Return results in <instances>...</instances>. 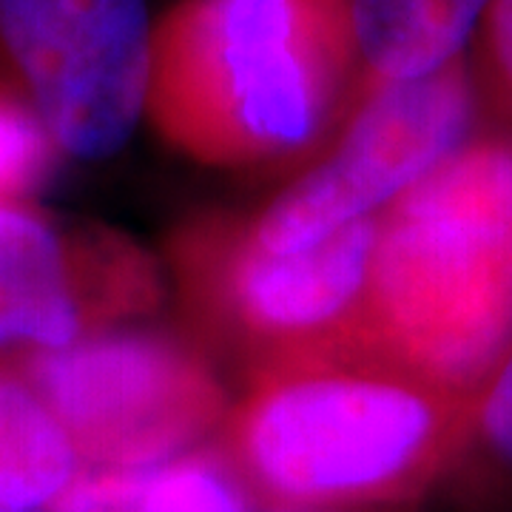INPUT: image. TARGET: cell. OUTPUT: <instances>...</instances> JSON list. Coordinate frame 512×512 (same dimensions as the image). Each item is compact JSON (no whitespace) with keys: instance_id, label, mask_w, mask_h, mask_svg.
<instances>
[{"instance_id":"cell-8","label":"cell","mask_w":512,"mask_h":512,"mask_svg":"<svg viewBox=\"0 0 512 512\" xmlns=\"http://www.w3.org/2000/svg\"><path fill=\"white\" fill-rule=\"evenodd\" d=\"M151 296L146 262L83 242L20 202H0V348L57 350Z\"/></svg>"},{"instance_id":"cell-15","label":"cell","mask_w":512,"mask_h":512,"mask_svg":"<svg viewBox=\"0 0 512 512\" xmlns=\"http://www.w3.org/2000/svg\"><path fill=\"white\" fill-rule=\"evenodd\" d=\"M299 512H339V510H299Z\"/></svg>"},{"instance_id":"cell-7","label":"cell","mask_w":512,"mask_h":512,"mask_svg":"<svg viewBox=\"0 0 512 512\" xmlns=\"http://www.w3.org/2000/svg\"><path fill=\"white\" fill-rule=\"evenodd\" d=\"M362 89L365 100L339 151L251 225L265 251H305L350 222L373 217L481 126L467 55L427 77L384 80Z\"/></svg>"},{"instance_id":"cell-5","label":"cell","mask_w":512,"mask_h":512,"mask_svg":"<svg viewBox=\"0 0 512 512\" xmlns=\"http://www.w3.org/2000/svg\"><path fill=\"white\" fill-rule=\"evenodd\" d=\"M97 473L154 470L222 419L225 399L191 350L154 333H89L20 370Z\"/></svg>"},{"instance_id":"cell-2","label":"cell","mask_w":512,"mask_h":512,"mask_svg":"<svg viewBox=\"0 0 512 512\" xmlns=\"http://www.w3.org/2000/svg\"><path fill=\"white\" fill-rule=\"evenodd\" d=\"M512 345V126H481L379 214L362 353L476 393Z\"/></svg>"},{"instance_id":"cell-6","label":"cell","mask_w":512,"mask_h":512,"mask_svg":"<svg viewBox=\"0 0 512 512\" xmlns=\"http://www.w3.org/2000/svg\"><path fill=\"white\" fill-rule=\"evenodd\" d=\"M154 26L146 0H0V63L55 148L106 160L146 114Z\"/></svg>"},{"instance_id":"cell-13","label":"cell","mask_w":512,"mask_h":512,"mask_svg":"<svg viewBox=\"0 0 512 512\" xmlns=\"http://www.w3.org/2000/svg\"><path fill=\"white\" fill-rule=\"evenodd\" d=\"M52 137L12 86H0V202H20L49 171Z\"/></svg>"},{"instance_id":"cell-4","label":"cell","mask_w":512,"mask_h":512,"mask_svg":"<svg viewBox=\"0 0 512 512\" xmlns=\"http://www.w3.org/2000/svg\"><path fill=\"white\" fill-rule=\"evenodd\" d=\"M379 214L319 245L271 254L251 225H197L177 242L194 308L262 367L362 350Z\"/></svg>"},{"instance_id":"cell-1","label":"cell","mask_w":512,"mask_h":512,"mask_svg":"<svg viewBox=\"0 0 512 512\" xmlns=\"http://www.w3.org/2000/svg\"><path fill=\"white\" fill-rule=\"evenodd\" d=\"M473 396L373 353L282 362L231 413L225 450L279 512L399 504L444 478Z\"/></svg>"},{"instance_id":"cell-12","label":"cell","mask_w":512,"mask_h":512,"mask_svg":"<svg viewBox=\"0 0 512 512\" xmlns=\"http://www.w3.org/2000/svg\"><path fill=\"white\" fill-rule=\"evenodd\" d=\"M92 512H245L237 476L211 458H174L140 473H106Z\"/></svg>"},{"instance_id":"cell-3","label":"cell","mask_w":512,"mask_h":512,"mask_svg":"<svg viewBox=\"0 0 512 512\" xmlns=\"http://www.w3.org/2000/svg\"><path fill=\"white\" fill-rule=\"evenodd\" d=\"M359 74L353 0H180L154 26L146 114L211 165L293 157Z\"/></svg>"},{"instance_id":"cell-14","label":"cell","mask_w":512,"mask_h":512,"mask_svg":"<svg viewBox=\"0 0 512 512\" xmlns=\"http://www.w3.org/2000/svg\"><path fill=\"white\" fill-rule=\"evenodd\" d=\"M481 123L512 126V0H493L470 43Z\"/></svg>"},{"instance_id":"cell-16","label":"cell","mask_w":512,"mask_h":512,"mask_svg":"<svg viewBox=\"0 0 512 512\" xmlns=\"http://www.w3.org/2000/svg\"><path fill=\"white\" fill-rule=\"evenodd\" d=\"M0 512H20V510H3V507H0Z\"/></svg>"},{"instance_id":"cell-11","label":"cell","mask_w":512,"mask_h":512,"mask_svg":"<svg viewBox=\"0 0 512 512\" xmlns=\"http://www.w3.org/2000/svg\"><path fill=\"white\" fill-rule=\"evenodd\" d=\"M441 481L461 512H512V345L476 390L464 439Z\"/></svg>"},{"instance_id":"cell-10","label":"cell","mask_w":512,"mask_h":512,"mask_svg":"<svg viewBox=\"0 0 512 512\" xmlns=\"http://www.w3.org/2000/svg\"><path fill=\"white\" fill-rule=\"evenodd\" d=\"M80 467L72 436L20 367L0 370V507L32 512L57 504Z\"/></svg>"},{"instance_id":"cell-9","label":"cell","mask_w":512,"mask_h":512,"mask_svg":"<svg viewBox=\"0 0 512 512\" xmlns=\"http://www.w3.org/2000/svg\"><path fill=\"white\" fill-rule=\"evenodd\" d=\"M493 0H353L362 83L416 80L470 52Z\"/></svg>"}]
</instances>
